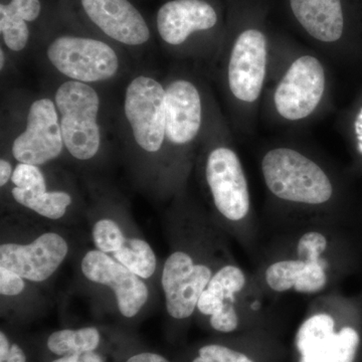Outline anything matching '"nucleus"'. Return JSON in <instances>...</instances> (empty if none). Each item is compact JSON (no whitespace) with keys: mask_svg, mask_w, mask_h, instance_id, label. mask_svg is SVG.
Instances as JSON below:
<instances>
[{"mask_svg":"<svg viewBox=\"0 0 362 362\" xmlns=\"http://www.w3.org/2000/svg\"><path fill=\"white\" fill-rule=\"evenodd\" d=\"M361 243L342 218H313L272 226L255 258L257 283L267 295L309 300L339 289L361 266Z\"/></svg>","mask_w":362,"mask_h":362,"instance_id":"f257e3e1","label":"nucleus"},{"mask_svg":"<svg viewBox=\"0 0 362 362\" xmlns=\"http://www.w3.org/2000/svg\"><path fill=\"white\" fill-rule=\"evenodd\" d=\"M175 242L162 268V291L168 315L185 322L194 316L197 302L214 273L233 255L226 233L214 220L197 213L181 216Z\"/></svg>","mask_w":362,"mask_h":362,"instance_id":"f03ea898","label":"nucleus"},{"mask_svg":"<svg viewBox=\"0 0 362 362\" xmlns=\"http://www.w3.org/2000/svg\"><path fill=\"white\" fill-rule=\"evenodd\" d=\"M262 173L272 197L286 206L276 225L313 218H342L333 204L337 188L327 171L291 148H275L262 159Z\"/></svg>","mask_w":362,"mask_h":362,"instance_id":"7ed1b4c3","label":"nucleus"},{"mask_svg":"<svg viewBox=\"0 0 362 362\" xmlns=\"http://www.w3.org/2000/svg\"><path fill=\"white\" fill-rule=\"evenodd\" d=\"M362 292L309 300L294 338L297 362H356L361 347Z\"/></svg>","mask_w":362,"mask_h":362,"instance_id":"20e7f679","label":"nucleus"},{"mask_svg":"<svg viewBox=\"0 0 362 362\" xmlns=\"http://www.w3.org/2000/svg\"><path fill=\"white\" fill-rule=\"evenodd\" d=\"M281 306L262 290L252 273L230 257L221 264L202 292L194 315L216 332L232 334L243 328L263 325Z\"/></svg>","mask_w":362,"mask_h":362,"instance_id":"39448f33","label":"nucleus"},{"mask_svg":"<svg viewBox=\"0 0 362 362\" xmlns=\"http://www.w3.org/2000/svg\"><path fill=\"white\" fill-rule=\"evenodd\" d=\"M204 177L213 204L214 223L245 251L256 256L261 233L252 214L247 177L239 156L228 147L211 150L204 166Z\"/></svg>","mask_w":362,"mask_h":362,"instance_id":"423d86ee","label":"nucleus"},{"mask_svg":"<svg viewBox=\"0 0 362 362\" xmlns=\"http://www.w3.org/2000/svg\"><path fill=\"white\" fill-rule=\"evenodd\" d=\"M64 144L78 160H90L101 146L98 124L100 97L90 85L68 81L58 88L54 96Z\"/></svg>","mask_w":362,"mask_h":362,"instance_id":"0eeeda50","label":"nucleus"},{"mask_svg":"<svg viewBox=\"0 0 362 362\" xmlns=\"http://www.w3.org/2000/svg\"><path fill=\"white\" fill-rule=\"evenodd\" d=\"M47 56L62 75L85 84L110 80L119 70L118 56L110 45L89 37H59L49 45Z\"/></svg>","mask_w":362,"mask_h":362,"instance_id":"6e6552de","label":"nucleus"},{"mask_svg":"<svg viewBox=\"0 0 362 362\" xmlns=\"http://www.w3.org/2000/svg\"><path fill=\"white\" fill-rule=\"evenodd\" d=\"M166 92L158 81L139 76L125 92L124 112L140 148L150 153L161 149L165 138Z\"/></svg>","mask_w":362,"mask_h":362,"instance_id":"1a4fd4ad","label":"nucleus"},{"mask_svg":"<svg viewBox=\"0 0 362 362\" xmlns=\"http://www.w3.org/2000/svg\"><path fill=\"white\" fill-rule=\"evenodd\" d=\"M63 135L56 104L47 98L30 105L26 127L14 139L11 152L18 163L44 165L63 152Z\"/></svg>","mask_w":362,"mask_h":362,"instance_id":"9d476101","label":"nucleus"},{"mask_svg":"<svg viewBox=\"0 0 362 362\" xmlns=\"http://www.w3.org/2000/svg\"><path fill=\"white\" fill-rule=\"evenodd\" d=\"M69 252V245L59 233H42L28 244L2 243L0 267L13 271L25 281L42 283L59 270Z\"/></svg>","mask_w":362,"mask_h":362,"instance_id":"9b49d317","label":"nucleus"},{"mask_svg":"<svg viewBox=\"0 0 362 362\" xmlns=\"http://www.w3.org/2000/svg\"><path fill=\"white\" fill-rule=\"evenodd\" d=\"M324 90L325 71L320 62L314 57H301L292 64L276 90V109L287 120L306 118L320 103Z\"/></svg>","mask_w":362,"mask_h":362,"instance_id":"f8f14e48","label":"nucleus"},{"mask_svg":"<svg viewBox=\"0 0 362 362\" xmlns=\"http://www.w3.org/2000/svg\"><path fill=\"white\" fill-rule=\"evenodd\" d=\"M81 270L90 282L110 288L119 311L126 318L137 315L148 301L149 288L143 279L99 250L86 252Z\"/></svg>","mask_w":362,"mask_h":362,"instance_id":"ddd939ff","label":"nucleus"},{"mask_svg":"<svg viewBox=\"0 0 362 362\" xmlns=\"http://www.w3.org/2000/svg\"><path fill=\"white\" fill-rule=\"evenodd\" d=\"M267 40L257 30L240 33L228 63V85L233 96L243 102L256 101L266 76Z\"/></svg>","mask_w":362,"mask_h":362,"instance_id":"4468645a","label":"nucleus"},{"mask_svg":"<svg viewBox=\"0 0 362 362\" xmlns=\"http://www.w3.org/2000/svg\"><path fill=\"white\" fill-rule=\"evenodd\" d=\"M92 238L97 250L109 255L143 280L156 273V255L148 242L139 237H127L116 221L100 218L93 226Z\"/></svg>","mask_w":362,"mask_h":362,"instance_id":"2eb2a0df","label":"nucleus"},{"mask_svg":"<svg viewBox=\"0 0 362 362\" xmlns=\"http://www.w3.org/2000/svg\"><path fill=\"white\" fill-rule=\"evenodd\" d=\"M82 6L90 20L112 40L126 45L148 42V25L128 0H82Z\"/></svg>","mask_w":362,"mask_h":362,"instance_id":"dca6fc26","label":"nucleus"},{"mask_svg":"<svg viewBox=\"0 0 362 362\" xmlns=\"http://www.w3.org/2000/svg\"><path fill=\"white\" fill-rule=\"evenodd\" d=\"M218 16L204 0H171L157 13V30L166 44H183L192 33L214 28Z\"/></svg>","mask_w":362,"mask_h":362,"instance_id":"f3484780","label":"nucleus"},{"mask_svg":"<svg viewBox=\"0 0 362 362\" xmlns=\"http://www.w3.org/2000/svg\"><path fill=\"white\" fill-rule=\"evenodd\" d=\"M166 137L175 145H185L197 137L202 125V101L192 83L177 80L165 89Z\"/></svg>","mask_w":362,"mask_h":362,"instance_id":"a211bd4d","label":"nucleus"},{"mask_svg":"<svg viewBox=\"0 0 362 362\" xmlns=\"http://www.w3.org/2000/svg\"><path fill=\"white\" fill-rule=\"evenodd\" d=\"M293 13L305 30L316 40L337 42L343 33L340 0H290Z\"/></svg>","mask_w":362,"mask_h":362,"instance_id":"6ab92c4d","label":"nucleus"},{"mask_svg":"<svg viewBox=\"0 0 362 362\" xmlns=\"http://www.w3.org/2000/svg\"><path fill=\"white\" fill-rule=\"evenodd\" d=\"M40 0H11L0 6V32L4 44L11 51L21 52L30 40L28 21H33L40 13Z\"/></svg>","mask_w":362,"mask_h":362,"instance_id":"aec40b11","label":"nucleus"},{"mask_svg":"<svg viewBox=\"0 0 362 362\" xmlns=\"http://www.w3.org/2000/svg\"><path fill=\"white\" fill-rule=\"evenodd\" d=\"M14 201L49 220H61L71 206V197L66 192H33L14 187L11 189Z\"/></svg>","mask_w":362,"mask_h":362,"instance_id":"412c9836","label":"nucleus"},{"mask_svg":"<svg viewBox=\"0 0 362 362\" xmlns=\"http://www.w3.org/2000/svg\"><path fill=\"white\" fill-rule=\"evenodd\" d=\"M100 340L99 330L95 327L64 329L52 332L47 338V346L49 351L57 356H73L95 351L99 346Z\"/></svg>","mask_w":362,"mask_h":362,"instance_id":"4be33fe9","label":"nucleus"},{"mask_svg":"<svg viewBox=\"0 0 362 362\" xmlns=\"http://www.w3.org/2000/svg\"><path fill=\"white\" fill-rule=\"evenodd\" d=\"M192 362H258L247 350L221 343H209L199 347Z\"/></svg>","mask_w":362,"mask_h":362,"instance_id":"5701e85b","label":"nucleus"},{"mask_svg":"<svg viewBox=\"0 0 362 362\" xmlns=\"http://www.w3.org/2000/svg\"><path fill=\"white\" fill-rule=\"evenodd\" d=\"M11 182L14 187L28 192H47V181L39 166L18 163L13 170Z\"/></svg>","mask_w":362,"mask_h":362,"instance_id":"b1692460","label":"nucleus"},{"mask_svg":"<svg viewBox=\"0 0 362 362\" xmlns=\"http://www.w3.org/2000/svg\"><path fill=\"white\" fill-rule=\"evenodd\" d=\"M25 279L13 271L0 267V294L1 296L16 297L25 288Z\"/></svg>","mask_w":362,"mask_h":362,"instance_id":"393cba45","label":"nucleus"},{"mask_svg":"<svg viewBox=\"0 0 362 362\" xmlns=\"http://www.w3.org/2000/svg\"><path fill=\"white\" fill-rule=\"evenodd\" d=\"M52 362H105L101 356L95 351L84 354H73V356H61Z\"/></svg>","mask_w":362,"mask_h":362,"instance_id":"a878e982","label":"nucleus"},{"mask_svg":"<svg viewBox=\"0 0 362 362\" xmlns=\"http://www.w3.org/2000/svg\"><path fill=\"white\" fill-rule=\"evenodd\" d=\"M126 362H170L160 354H152V352H143L131 356Z\"/></svg>","mask_w":362,"mask_h":362,"instance_id":"bb28decb","label":"nucleus"},{"mask_svg":"<svg viewBox=\"0 0 362 362\" xmlns=\"http://www.w3.org/2000/svg\"><path fill=\"white\" fill-rule=\"evenodd\" d=\"M13 165L6 159L0 160V187H4L11 180L13 175Z\"/></svg>","mask_w":362,"mask_h":362,"instance_id":"cd10ccee","label":"nucleus"},{"mask_svg":"<svg viewBox=\"0 0 362 362\" xmlns=\"http://www.w3.org/2000/svg\"><path fill=\"white\" fill-rule=\"evenodd\" d=\"M4 362H26L25 351L18 344H11V352Z\"/></svg>","mask_w":362,"mask_h":362,"instance_id":"c85d7f7f","label":"nucleus"},{"mask_svg":"<svg viewBox=\"0 0 362 362\" xmlns=\"http://www.w3.org/2000/svg\"><path fill=\"white\" fill-rule=\"evenodd\" d=\"M11 344L4 331L0 332V362L6 361L11 352Z\"/></svg>","mask_w":362,"mask_h":362,"instance_id":"c756f323","label":"nucleus"},{"mask_svg":"<svg viewBox=\"0 0 362 362\" xmlns=\"http://www.w3.org/2000/svg\"><path fill=\"white\" fill-rule=\"evenodd\" d=\"M356 133L358 139V150L362 154V109L356 121Z\"/></svg>","mask_w":362,"mask_h":362,"instance_id":"7c9ffc66","label":"nucleus"},{"mask_svg":"<svg viewBox=\"0 0 362 362\" xmlns=\"http://www.w3.org/2000/svg\"><path fill=\"white\" fill-rule=\"evenodd\" d=\"M4 63H6V54H4V49H0V68L4 70Z\"/></svg>","mask_w":362,"mask_h":362,"instance_id":"2f4dec72","label":"nucleus"}]
</instances>
